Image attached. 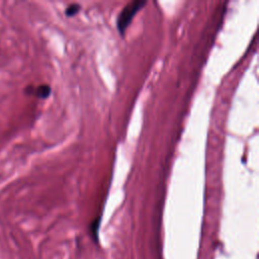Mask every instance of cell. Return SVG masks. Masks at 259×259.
Returning a JSON list of instances; mask_svg holds the SVG:
<instances>
[{"label":"cell","instance_id":"obj_2","mask_svg":"<svg viewBox=\"0 0 259 259\" xmlns=\"http://www.w3.org/2000/svg\"><path fill=\"white\" fill-rule=\"evenodd\" d=\"M51 92H52L51 87L47 84H44V85H40L35 88L34 94L39 98H47V97H49Z\"/></svg>","mask_w":259,"mask_h":259},{"label":"cell","instance_id":"obj_1","mask_svg":"<svg viewBox=\"0 0 259 259\" xmlns=\"http://www.w3.org/2000/svg\"><path fill=\"white\" fill-rule=\"evenodd\" d=\"M147 4L144 0H135L127 3L116 17V28L120 36H123L127 27L132 23L135 15Z\"/></svg>","mask_w":259,"mask_h":259},{"label":"cell","instance_id":"obj_3","mask_svg":"<svg viewBox=\"0 0 259 259\" xmlns=\"http://www.w3.org/2000/svg\"><path fill=\"white\" fill-rule=\"evenodd\" d=\"M100 221H101V217H98L90 224V232L95 242H98V229L100 226Z\"/></svg>","mask_w":259,"mask_h":259},{"label":"cell","instance_id":"obj_4","mask_svg":"<svg viewBox=\"0 0 259 259\" xmlns=\"http://www.w3.org/2000/svg\"><path fill=\"white\" fill-rule=\"evenodd\" d=\"M81 10V6L78 3H72L70 5L67 6V8L65 9V14L67 17H72L74 15H76L79 11Z\"/></svg>","mask_w":259,"mask_h":259}]
</instances>
